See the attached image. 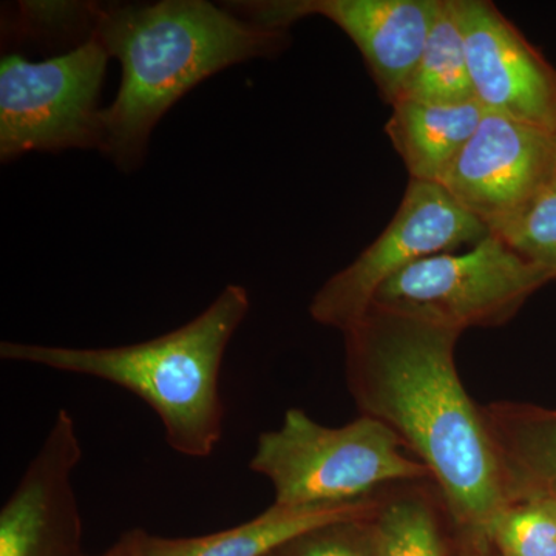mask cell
<instances>
[{"instance_id": "cell-20", "label": "cell", "mask_w": 556, "mask_h": 556, "mask_svg": "<svg viewBox=\"0 0 556 556\" xmlns=\"http://www.w3.org/2000/svg\"><path fill=\"white\" fill-rule=\"evenodd\" d=\"M101 556H139L138 547V530H129L119 538L115 546L110 547L104 555Z\"/></svg>"}, {"instance_id": "cell-18", "label": "cell", "mask_w": 556, "mask_h": 556, "mask_svg": "<svg viewBox=\"0 0 556 556\" xmlns=\"http://www.w3.org/2000/svg\"><path fill=\"white\" fill-rule=\"evenodd\" d=\"M519 255L547 269L556 281V185L518 217L490 229Z\"/></svg>"}, {"instance_id": "cell-13", "label": "cell", "mask_w": 556, "mask_h": 556, "mask_svg": "<svg viewBox=\"0 0 556 556\" xmlns=\"http://www.w3.org/2000/svg\"><path fill=\"white\" fill-rule=\"evenodd\" d=\"M511 503H556V412L514 402L481 407Z\"/></svg>"}, {"instance_id": "cell-10", "label": "cell", "mask_w": 556, "mask_h": 556, "mask_svg": "<svg viewBox=\"0 0 556 556\" xmlns=\"http://www.w3.org/2000/svg\"><path fill=\"white\" fill-rule=\"evenodd\" d=\"M475 100L556 135V70L489 0H453Z\"/></svg>"}, {"instance_id": "cell-6", "label": "cell", "mask_w": 556, "mask_h": 556, "mask_svg": "<svg viewBox=\"0 0 556 556\" xmlns=\"http://www.w3.org/2000/svg\"><path fill=\"white\" fill-rule=\"evenodd\" d=\"M554 281L547 269L486 236L464 252H442L408 266L379 289L372 305L459 329L497 328L517 316L538 289Z\"/></svg>"}, {"instance_id": "cell-1", "label": "cell", "mask_w": 556, "mask_h": 556, "mask_svg": "<svg viewBox=\"0 0 556 556\" xmlns=\"http://www.w3.org/2000/svg\"><path fill=\"white\" fill-rule=\"evenodd\" d=\"M463 332L371 305L345 336V372L362 416L390 427L427 467L453 525L473 544L510 500L481 407L460 382Z\"/></svg>"}, {"instance_id": "cell-9", "label": "cell", "mask_w": 556, "mask_h": 556, "mask_svg": "<svg viewBox=\"0 0 556 556\" xmlns=\"http://www.w3.org/2000/svg\"><path fill=\"white\" fill-rule=\"evenodd\" d=\"M244 20L276 30L321 16L338 25L361 51L380 97L396 104L407 87L441 0H268L229 3Z\"/></svg>"}, {"instance_id": "cell-5", "label": "cell", "mask_w": 556, "mask_h": 556, "mask_svg": "<svg viewBox=\"0 0 556 556\" xmlns=\"http://www.w3.org/2000/svg\"><path fill=\"white\" fill-rule=\"evenodd\" d=\"M108 51L94 38L46 61L7 54L0 61V159L31 152L101 150L100 108Z\"/></svg>"}, {"instance_id": "cell-17", "label": "cell", "mask_w": 556, "mask_h": 556, "mask_svg": "<svg viewBox=\"0 0 556 556\" xmlns=\"http://www.w3.org/2000/svg\"><path fill=\"white\" fill-rule=\"evenodd\" d=\"M489 544L503 556H556L555 501L511 503L490 529Z\"/></svg>"}, {"instance_id": "cell-8", "label": "cell", "mask_w": 556, "mask_h": 556, "mask_svg": "<svg viewBox=\"0 0 556 556\" xmlns=\"http://www.w3.org/2000/svg\"><path fill=\"white\" fill-rule=\"evenodd\" d=\"M438 185L489 230L496 228L556 185V135L485 113Z\"/></svg>"}, {"instance_id": "cell-11", "label": "cell", "mask_w": 556, "mask_h": 556, "mask_svg": "<svg viewBox=\"0 0 556 556\" xmlns=\"http://www.w3.org/2000/svg\"><path fill=\"white\" fill-rule=\"evenodd\" d=\"M83 459L75 419L61 408L0 510V556H86L73 473Z\"/></svg>"}, {"instance_id": "cell-2", "label": "cell", "mask_w": 556, "mask_h": 556, "mask_svg": "<svg viewBox=\"0 0 556 556\" xmlns=\"http://www.w3.org/2000/svg\"><path fill=\"white\" fill-rule=\"evenodd\" d=\"M90 38L121 64L104 109L101 152L121 170L141 166L150 135L177 101L215 73L287 49L288 30L263 27L206 0L91 9Z\"/></svg>"}, {"instance_id": "cell-3", "label": "cell", "mask_w": 556, "mask_h": 556, "mask_svg": "<svg viewBox=\"0 0 556 556\" xmlns=\"http://www.w3.org/2000/svg\"><path fill=\"white\" fill-rule=\"evenodd\" d=\"M249 306L247 289L229 285L200 316L160 338L115 348L3 340L0 357L126 388L159 415L167 445L174 452L207 457L223 437V357Z\"/></svg>"}, {"instance_id": "cell-21", "label": "cell", "mask_w": 556, "mask_h": 556, "mask_svg": "<svg viewBox=\"0 0 556 556\" xmlns=\"http://www.w3.org/2000/svg\"><path fill=\"white\" fill-rule=\"evenodd\" d=\"M478 551L477 556H503L500 554V552L495 551L492 546H478L475 547Z\"/></svg>"}, {"instance_id": "cell-14", "label": "cell", "mask_w": 556, "mask_h": 556, "mask_svg": "<svg viewBox=\"0 0 556 556\" xmlns=\"http://www.w3.org/2000/svg\"><path fill=\"white\" fill-rule=\"evenodd\" d=\"M391 109L386 134L409 178L426 182L441 179L486 113L477 100L463 104L401 100Z\"/></svg>"}, {"instance_id": "cell-12", "label": "cell", "mask_w": 556, "mask_h": 556, "mask_svg": "<svg viewBox=\"0 0 556 556\" xmlns=\"http://www.w3.org/2000/svg\"><path fill=\"white\" fill-rule=\"evenodd\" d=\"M380 503L382 500L369 496L314 506L273 504L244 525L204 536L163 538L137 529L139 556H268L311 530L372 518Z\"/></svg>"}, {"instance_id": "cell-4", "label": "cell", "mask_w": 556, "mask_h": 556, "mask_svg": "<svg viewBox=\"0 0 556 556\" xmlns=\"http://www.w3.org/2000/svg\"><path fill=\"white\" fill-rule=\"evenodd\" d=\"M249 468L269 479L278 506L346 503L386 484L430 479L380 420L361 416L327 427L299 408H289L280 427L260 434Z\"/></svg>"}, {"instance_id": "cell-19", "label": "cell", "mask_w": 556, "mask_h": 556, "mask_svg": "<svg viewBox=\"0 0 556 556\" xmlns=\"http://www.w3.org/2000/svg\"><path fill=\"white\" fill-rule=\"evenodd\" d=\"M372 518L334 522L311 530L268 556H375Z\"/></svg>"}, {"instance_id": "cell-7", "label": "cell", "mask_w": 556, "mask_h": 556, "mask_svg": "<svg viewBox=\"0 0 556 556\" xmlns=\"http://www.w3.org/2000/svg\"><path fill=\"white\" fill-rule=\"evenodd\" d=\"M486 236L484 223L438 182L409 179L390 225L351 265L325 281L311 300V317L345 332L367 313L379 289L402 270L442 252L473 247Z\"/></svg>"}, {"instance_id": "cell-15", "label": "cell", "mask_w": 556, "mask_h": 556, "mask_svg": "<svg viewBox=\"0 0 556 556\" xmlns=\"http://www.w3.org/2000/svg\"><path fill=\"white\" fill-rule=\"evenodd\" d=\"M401 100L426 104H463L475 100L453 0H441L437 20Z\"/></svg>"}, {"instance_id": "cell-16", "label": "cell", "mask_w": 556, "mask_h": 556, "mask_svg": "<svg viewBox=\"0 0 556 556\" xmlns=\"http://www.w3.org/2000/svg\"><path fill=\"white\" fill-rule=\"evenodd\" d=\"M371 538L375 556H444L437 514L419 493L382 501Z\"/></svg>"}]
</instances>
